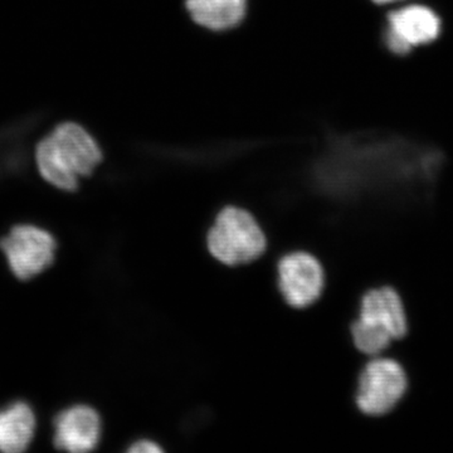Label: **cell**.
Segmentation results:
<instances>
[{
	"label": "cell",
	"instance_id": "obj_1",
	"mask_svg": "<svg viewBox=\"0 0 453 453\" xmlns=\"http://www.w3.org/2000/svg\"><path fill=\"white\" fill-rule=\"evenodd\" d=\"M103 149L82 125H57L35 146V165L41 177L65 192H73L82 178L89 177L103 162Z\"/></svg>",
	"mask_w": 453,
	"mask_h": 453
},
{
	"label": "cell",
	"instance_id": "obj_2",
	"mask_svg": "<svg viewBox=\"0 0 453 453\" xmlns=\"http://www.w3.org/2000/svg\"><path fill=\"white\" fill-rule=\"evenodd\" d=\"M410 389V375L401 360L390 354L368 357L356 378L353 404L366 418L395 412Z\"/></svg>",
	"mask_w": 453,
	"mask_h": 453
},
{
	"label": "cell",
	"instance_id": "obj_3",
	"mask_svg": "<svg viewBox=\"0 0 453 453\" xmlns=\"http://www.w3.org/2000/svg\"><path fill=\"white\" fill-rule=\"evenodd\" d=\"M267 238L249 211L228 205L217 214L207 234V249L220 264L240 266L261 257Z\"/></svg>",
	"mask_w": 453,
	"mask_h": 453
},
{
	"label": "cell",
	"instance_id": "obj_4",
	"mask_svg": "<svg viewBox=\"0 0 453 453\" xmlns=\"http://www.w3.org/2000/svg\"><path fill=\"white\" fill-rule=\"evenodd\" d=\"M353 319L395 342L405 339L410 333V316L403 296L388 283L366 288L360 295Z\"/></svg>",
	"mask_w": 453,
	"mask_h": 453
},
{
	"label": "cell",
	"instance_id": "obj_5",
	"mask_svg": "<svg viewBox=\"0 0 453 453\" xmlns=\"http://www.w3.org/2000/svg\"><path fill=\"white\" fill-rule=\"evenodd\" d=\"M0 249L13 275L19 280H29L41 275L53 264L57 243L46 229L19 225L13 226L0 241Z\"/></svg>",
	"mask_w": 453,
	"mask_h": 453
},
{
	"label": "cell",
	"instance_id": "obj_6",
	"mask_svg": "<svg viewBox=\"0 0 453 453\" xmlns=\"http://www.w3.org/2000/svg\"><path fill=\"white\" fill-rule=\"evenodd\" d=\"M277 283L283 300L294 309H306L323 296L326 273L312 253H288L277 264Z\"/></svg>",
	"mask_w": 453,
	"mask_h": 453
},
{
	"label": "cell",
	"instance_id": "obj_7",
	"mask_svg": "<svg viewBox=\"0 0 453 453\" xmlns=\"http://www.w3.org/2000/svg\"><path fill=\"white\" fill-rule=\"evenodd\" d=\"M440 33V17L431 8L411 4L390 12L384 42L390 52L404 56L416 47L436 41Z\"/></svg>",
	"mask_w": 453,
	"mask_h": 453
},
{
	"label": "cell",
	"instance_id": "obj_8",
	"mask_svg": "<svg viewBox=\"0 0 453 453\" xmlns=\"http://www.w3.org/2000/svg\"><path fill=\"white\" fill-rule=\"evenodd\" d=\"M100 414L88 404H76L62 411L55 419L53 443L61 451H94L101 440Z\"/></svg>",
	"mask_w": 453,
	"mask_h": 453
},
{
	"label": "cell",
	"instance_id": "obj_9",
	"mask_svg": "<svg viewBox=\"0 0 453 453\" xmlns=\"http://www.w3.org/2000/svg\"><path fill=\"white\" fill-rule=\"evenodd\" d=\"M184 5L193 22L201 28L226 32L243 22L249 0H186Z\"/></svg>",
	"mask_w": 453,
	"mask_h": 453
},
{
	"label": "cell",
	"instance_id": "obj_10",
	"mask_svg": "<svg viewBox=\"0 0 453 453\" xmlns=\"http://www.w3.org/2000/svg\"><path fill=\"white\" fill-rule=\"evenodd\" d=\"M35 412L25 402L0 411V452L20 453L31 445L35 434Z\"/></svg>",
	"mask_w": 453,
	"mask_h": 453
},
{
	"label": "cell",
	"instance_id": "obj_11",
	"mask_svg": "<svg viewBox=\"0 0 453 453\" xmlns=\"http://www.w3.org/2000/svg\"><path fill=\"white\" fill-rule=\"evenodd\" d=\"M127 451L130 453H160L163 452V447L149 438H140L133 442Z\"/></svg>",
	"mask_w": 453,
	"mask_h": 453
},
{
	"label": "cell",
	"instance_id": "obj_12",
	"mask_svg": "<svg viewBox=\"0 0 453 453\" xmlns=\"http://www.w3.org/2000/svg\"><path fill=\"white\" fill-rule=\"evenodd\" d=\"M372 2H374L375 4L387 5L393 4V3L401 2V0H372Z\"/></svg>",
	"mask_w": 453,
	"mask_h": 453
}]
</instances>
